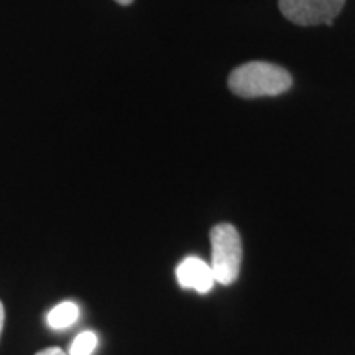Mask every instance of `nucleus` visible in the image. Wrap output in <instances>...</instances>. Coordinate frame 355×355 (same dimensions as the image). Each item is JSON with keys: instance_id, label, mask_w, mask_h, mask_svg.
<instances>
[{"instance_id": "6", "label": "nucleus", "mask_w": 355, "mask_h": 355, "mask_svg": "<svg viewBox=\"0 0 355 355\" xmlns=\"http://www.w3.org/2000/svg\"><path fill=\"white\" fill-rule=\"evenodd\" d=\"M97 347V336L91 331H84L73 340L69 355H91Z\"/></svg>"}, {"instance_id": "9", "label": "nucleus", "mask_w": 355, "mask_h": 355, "mask_svg": "<svg viewBox=\"0 0 355 355\" xmlns=\"http://www.w3.org/2000/svg\"><path fill=\"white\" fill-rule=\"evenodd\" d=\"M117 3H121V6H130L133 0H115Z\"/></svg>"}, {"instance_id": "3", "label": "nucleus", "mask_w": 355, "mask_h": 355, "mask_svg": "<svg viewBox=\"0 0 355 355\" xmlns=\"http://www.w3.org/2000/svg\"><path fill=\"white\" fill-rule=\"evenodd\" d=\"M345 0H278L279 10L286 20L301 26L332 25Z\"/></svg>"}, {"instance_id": "5", "label": "nucleus", "mask_w": 355, "mask_h": 355, "mask_svg": "<svg viewBox=\"0 0 355 355\" xmlns=\"http://www.w3.org/2000/svg\"><path fill=\"white\" fill-rule=\"evenodd\" d=\"M79 318V308L71 301H66V303L58 304L56 308H53L48 314V326L53 327V329L61 331L66 329V327H71L74 322L78 321Z\"/></svg>"}, {"instance_id": "1", "label": "nucleus", "mask_w": 355, "mask_h": 355, "mask_svg": "<svg viewBox=\"0 0 355 355\" xmlns=\"http://www.w3.org/2000/svg\"><path fill=\"white\" fill-rule=\"evenodd\" d=\"M291 84L293 79L285 68L265 61L239 66L229 76V89L243 99L279 96L286 92Z\"/></svg>"}, {"instance_id": "7", "label": "nucleus", "mask_w": 355, "mask_h": 355, "mask_svg": "<svg viewBox=\"0 0 355 355\" xmlns=\"http://www.w3.org/2000/svg\"><path fill=\"white\" fill-rule=\"evenodd\" d=\"M35 355H66V354H64V350L60 347H48V349L40 350V352Z\"/></svg>"}, {"instance_id": "2", "label": "nucleus", "mask_w": 355, "mask_h": 355, "mask_svg": "<svg viewBox=\"0 0 355 355\" xmlns=\"http://www.w3.org/2000/svg\"><path fill=\"white\" fill-rule=\"evenodd\" d=\"M211 268L216 283L229 286L239 278L242 266V239L230 224H217L211 230Z\"/></svg>"}, {"instance_id": "4", "label": "nucleus", "mask_w": 355, "mask_h": 355, "mask_svg": "<svg viewBox=\"0 0 355 355\" xmlns=\"http://www.w3.org/2000/svg\"><path fill=\"white\" fill-rule=\"evenodd\" d=\"M176 278L181 288H184V290H194L198 293L211 291L216 283L211 265H207L206 261L198 259V257H186L178 265Z\"/></svg>"}, {"instance_id": "8", "label": "nucleus", "mask_w": 355, "mask_h": 355, "mask_svg": "<svg viewBox=\"0 0 355 355\" xmlns=\"http://www.w3.org/2000/svg\"><path fill=\"white\" fill-rule=\"evenodd\" d=\"M3 322H6V309H3V303L0 301V336H2Z\"/></svg>"}]
</instances>
